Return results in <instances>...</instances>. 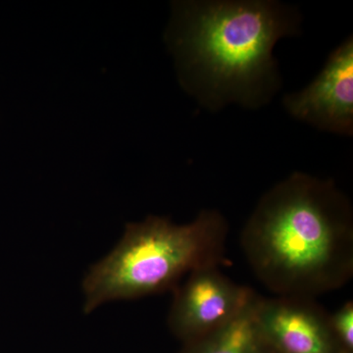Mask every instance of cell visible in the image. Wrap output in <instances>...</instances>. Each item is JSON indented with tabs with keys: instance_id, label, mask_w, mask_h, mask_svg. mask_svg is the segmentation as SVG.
Listing matches in <instances>:
<instances>
[{
	"instance_id": "cell-1",
	"label": "cell",
	"mask_w": 353,
	"mask_h": 353,
	"mask_svg": "<svg viewBox=\"0 0 353 353\" xmlns=\"http://www.w3.org/2000/svg\"><path fill=\"white\" fill-rule=\"evenodd\" d=\"M301 21L270 0L176 2L167 39L181 83L211 110L261 108L281 87L274 48L299 34Z\"/></svg>"
},
{
	"instance_id": "cell-2",
	"label": "cell",
	"mask_w": 353,
	"mask_h": 353,
	"mask_svg": "<svg viewBox=\"0 0 353 353\" xmlns=\"http://www.w3.org/2000/svg\"><path fill=\"white\" fill-rule=\"evenodd\" d=\"M352 217L333 181L296 172L260 199L241 248L253 273L277 296L315 299L352 277Z\"/></svg>"
},
{
	"instance_id": "cell-3",
	"label": "cell",
	"mask_w": 353,
	"mask_h": 353,
	"mask_svg": "<svg viewBox=\"0 0 353 353\" xmlns=\"http://www.w3.org/2000/svg\"><path fill=\"white\" fill-rule=\"evenodd\" d=\"M228 230L216 210L185 225L158 216L128 224L117 245L83 278V311L174 290L197 269L227 264Z\"/></svg>"
},
{
	"instance_id": "cell-4",
	"label": "cell",
	"mask_w": 353,
	"mask_h": 353,
	"mask_svg": "<svg viewBox=\"0 0 353 353\" xmlns=\"http://www.w3.org/2000/svg\"><path fill=\"white\" fill-rule=\"evenodd\" d=\"M173 292L168 326L183 343L226 324L256 294L250 288L236 284L217 266L192 272Z\"/></svg>"
},
{
	"instance_id": "cell-5",
	"label": "cell",
	"mask_w": 353,
	"mask_h": 353,
	"mask_svg": "<svg viewBox=\"0 0 353 353\" xmlns=\"http://www.w3.org/2000/svg\"><path fill=\"white\" fill-rule=\"evenodd\" d=\"M283 102L297 120L322 131L352 136V37L330 54L314 81L301 92L285 95Z\"/></svg>"
},
{
	"instance_id": "cell-6",
	"label": "cell",
	"mask_w": 353,
	"mask_h": 353,
	"mask_svg": "<svg viewBox=\"0 0 353 353\" xmlns=\"http://www.w3.org/2000/svg\"><path fill=\"white\" fill-rule=\"evenodd\" d=\"M256 317L271 353H345L314 299L259 296Z\"/></svg>"
},
{
	"instance_id": "cell-7",
	"label": "cell",
	"mask_w": 353,
	"mask_h": 353,
	"mask_svg": "<svg viewBox=\"0 0 353 353\" xmlns=\"http://www.w3.org/2000/svg\"><path fill=\"white\" fill-rule=\"evenodd\" d=\"M255 294L236 317L196 340L183 343L179 353H271L256 317Z\"/></svg>"
},
{
	"instance_id": "cell-8",
	"label": "cell",
	"mask_w": 353,
	"mask_h": 353,
	"mask_svg": "<svg viewBox=\"0 0 353 353\" xmlns=\"http://www.w3.org/2000/svg\"><path fill=\"white\" fill-rule=\"evenodd\" d=\"M329 322L334 339L345 353H353V303L347 301L330 314Z\"/></svg>"
}]
</instances>
